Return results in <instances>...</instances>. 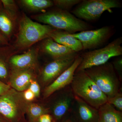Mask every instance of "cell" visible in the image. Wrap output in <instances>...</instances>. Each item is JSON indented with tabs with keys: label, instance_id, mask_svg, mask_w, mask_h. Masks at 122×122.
<instances>
[{
	"label": "cell",
	"instance_id": "16",
	"mask_svg": "<svg viewBox=\"0 0 122 122\" xmlns=\"http://www.w3.org/2000/svg\"><path fill=\"white\" fill-rule=\"evenodd\" d=\"M98 122H122V112L107 102L98 108Z\"/></svg>",
	"mask_w": 122,
	"mask_h": 122
},
{
	"label": "cell",
	"instance_id": "21",
	"mask_svg": "<svg viewBox=\"0 0 122 122\" xmlns=\"http://www.w3.org/2000/svg\"><path fill=\"white\" fill-rule=\"evenodd\" d=\"M3 8L10 16L16 21L18 16V8L15 1L13 0H1Z\"/></svg>",
	"mask_w": 122,
	"mask_h": 122
},
{
	"label": "cell",
	"instance_id": "27",
	"mask_svg": "<svg viewBox=\"0 0 122 122\" xmlns=\"http://www.w3.org/2000/svg\"><path fill=\"white\" fill-rule=\"evenodd\" d=\"M39 122H54L52 117L49 114H44L39 118Z\"/></svg>",
	"mask_w": 122,
	"mask_h": 122
},
{
	"label": "cell",
	"instance_id": "30",
	"mask_svg": "<svg viewBox=\"0 0 122 122\" xmlns=\"http://www.w3.org/2000/svg\"><path fill=\"white\" fill-rule=\"evenodd\" d=\"M8 41L0 33V46L9 45Z\"/></svg>",
	"mask_w": 122,
	"mask_h": 122
},
{
	"label": "cell",
	"instance_id": "9",
	"mask_svg": "<svg viewBox=\"0 0 122 122\" xmlns=\"http://www.w3.org/2000/svg\"><path fill=\"white\" fill-rule=\"evenodd\" d=\"M81 59V55H79L69 68L46 87L44 92V98H48L56 92L71 85Z\"/></svg>",
	"mask_w": 122,
	"mask_h": 122
},
{
	"label": "cell",
	"instance_id": "1",
	"mask_svg": "<svg viewBox=\"0 0 122 122\" xmlns=\"http://www.w3.org/2000/svg\"><path fill=\"white\" fill-rule=\"evenodd\" d=\"M32 18L57 30L71 34L90 30L91 25L76 17L69 11L58 8L32 16Z\"/></svg>",
	"mask_w": 122,
	"mask_h": 122
},
{
	"label": "cell",
	"instance_id": "18",
	"mask_svg": "<svg viewBox=\"0 0 122 122\" xmlns=\"http://www.w3.org/2000/svg\"><path fill=\"white\" fill-rule=\"evenodd\" d=\"M17 112L16 105L12 96L6 94L0 96V113L12 119L15 117Z\"/></svg>",
	"mask_w": 122,
	"mask_h": 122
},
{
	"label": "cell",
	"instance_id": "29",
	"mask_svg": "<svg viewBox=\"0 0 122 122\" xmlns=\"http://www.w3.org/2000/svg\"><path fill=\"white\" fill-rule=\"evenodd\" d=\"M10 88L9 85H6L0 81V96L8 91Z\"/></svg>",
	"mask_w": 122,
	"mask_h": 122
},
{
	"label": "cell",
	"instance_id": "11",
	"mask_svg": "<svg viewBox=\"0 0 122 122\" xmlns=\"http://www.w3.org/2000/svg\"><path fill=\"white\" fill-rule=\"evenodd\" d=\"M78 55L76 56L53 60L47 63L41 72L43 81L45 83H52L73 64Z\"/></svg>",
	"mask_w": 122,
	"mask_h": 122
},
{
	"label": "cell",
	"instance_id": "23",
	"mask_svg": "<svg viewBox=\"0 0 122 122\" xmlns=\"http://www.w3.org/2000/svg\"><path fill=\"white\" fill-rule=\"evenodd\" d=\"M28 111L30 116L34 118H39L42 115L48 113V112L47 109L35 104H32L29 106Z\"/></svg>",
	"mask_w": 122,
	"mask_h": 122
},
{
	"label": "cell",
	"instance_id": "25",
	"mask_svg": "<svg viewBox=\"0 0 122 122\" xmlns=\"http://www.w3.org/2000/svg\"><path fill=\"white\" fill-rule=\"evenodd\" d=\"M115 70L117 74L119 79L122 81V58L121 56L116 58L112 62Z\"/></svg>",
	"mask_w": 122,
	"mask_h": 122
},
{
	"label": "cell",
	"instance_id": "22",
	"mask_svg": "<svg viewBox=\"0 0 122 122\" xmlns=\"http://www.w3.org/2000/svg\"><path fill=\"white\" fill-rule=\"evenodd\" d=\"M82 0H53L54 5L57 8L69 11L75 6H76Z\"/></svg>",
	"mask_w": 122,
	"mask_h": 122
},
{
	"label": "cell",
	"instance_id": "28",
	"mask_svg": "<svg viewBox=\"0 0 122 122\" xmlns=\"http://www.w3.org/2000/svg\"><path fill=\"white\" fill-rule=\"evenodd\" d=\"M24 97L27 101H32L34 99L35 97L34 94L29 89L26 90L24 93Z\"/></svg>",
	"mask_w": 122,
	"mask_h": 122
},
{
	"label": "cell",
	"instance_id": "13",
	"mask_svg": "<svg viewBox=\"0 0 122 122\" xmlns=\"http://www.w3.org/2000/svg\"><path fill=\"white\" fill-rule=\"evenodd\" d=\"M39 48L29 49L20 54H13L10 57L9 63L13 69H33L36 65Z\"/></svg>",
	"mask_w": 122,
	"mask_h": 122
},
{
	"label": "cell",
	"instance_id": "26",
	"mask_svg": "<svg viewBox=\"0 0 122 122\" xmlns=\"http://www.w3.org/2000/svg\"><path fill=\"white\" fill-rule=\"evenodd\" d=\"M29 89L35 95V97L39 96L40 93V87L36 81L32 80L30 82Z\"/></svg>",
	"mask_w": 122,
	"mask_h": 122
},
{
	"label": "cell",
	"instance_id": "4",
	"mask_svg": "<svg viewBox=\"0 0 122 122\" xmlns=\"http://www.w3.org/2000/svg\"><path fill=\"white\" fill-rule=\"evenodd\" d=\"M84 71L107 98L122 91V81L111 62H108Z\"/></svg>",
	"mask_w": 122,
	"mask_h": 122
},
{
	"label": "cell",
	"instance_id": "5",
	"mask_svg": "<svg viewBox=\"0 0 122 122\" xmlns=\"http://www.w3.org/2000/svg\"><path fill=\"white\" fill-rule=\"evenodd\" d=\"M122 37H120L104 47L83 53L81 55V61L76 72L103 65L112 58L122 56Z\"/></svg>",
	"mask_w": 122,
	"mask_h": 122
},
{
	"label": "cell",
	"instance_id": "2",
	"mask_svg": "<svg viewBox=\"0 0 122 122\" xmlns=\"http://www.w3.org/2000/svg\"><path fill=\"white\" fill-rule=\"evenodd\" d=\"M16 38L13 46L16 50H23L38 42L49 37L56 29L48 25L35 22L23 14L20 18Z\"/></svg>",
	"mask_w": 122,
	"mask_h": 122
},
{
	"label": "cell",
	"instance_id": "20",
	"mask_svg": "<svg viewBox=\"0 0 122 122\" xmlns=\"http://www.w3.org/2000/svg\"><path fill=\"white\" fill-rule=\"evenodd\" d=\"M17 52L13 46H0V78H6L8 75L6 59Z\"/></svg>",
	"mask_w": 122,
	"mask_h": 122
},
{
	"label": "cell",
	"instance_id": "6",
	"mask_svg": "<svg viewBox=\"0 0 122 122\" xmlns=\"http://www.w3.org/2000/svg\"><path fill=\"white\" fill-rule=\"evenodd\" d=\"M122 4L118 0H82L71 11V13L81 20L93 21L98 19L105 11L119 8Z\"/></svg>",
	"mask_w": 122,
	"mask_h": 122
},
{
	"label": "cell",
	"instance_id": "17",
	"mask_svg": "<svg viewBox=\"0 0 122 122\" xmlns=\"http://www.w3.org/2000/svg\"><path fill=\"white\" fill-rule=\"evenodd\" d=\"M16 21L3 8L0 10V33L8 41L14 33Z\"/></svg>",
	"mask_w": 122,
	"mask_h": 122
},
{
	"label": "cell",
	"instance_id": "8",
	"mask_svg": "<svg viewBox=\"0 0 122 122\" xmlns=\"http://www.w3.org/2000/svg\"><path fill=\"white\" fill-rule=\"evenodd\" d=\"M61 90V95L51 107L53 116L57 121L69 117L75 99V95L70 85Z\"/></svg>",
	"mask_w": 122,
	"mask_h": 122
},
{
	"label": "cell",
	"instance_id": "3",
	"mask_svg": "<svg viewBox=\"0 0 122 122\" xmlns=\"http://www.w3.org/2000/svg\"><path fill=\"white\" fill-rule=\"evenodd\" d=\"M74 95L96 109L107 102V97L85 71L75 72L70 85Z\"/></svg>",
	"mask_w": 122,
	"mask_h": 122
},
{
	"label": "cell",
	"instance_id": "10",
	"mask_svg": "<svg viewBox=\"0 0 122 122\" xmlns=\"http://www.w3.org/2000/svg\"><path fill=\"white\" fill-rule=\"evenodd\" d=\"M70 116L75 122H98V110L76 96Z\"/></svg>",
	"mask_w": 122,
	"mask_h": 122
},
{
	"label": "cell",
	"instance_id": "19",
	"mask_svg": "<svg viewBox=\"0 0 122 122\" xmlns=\"http://www.w3.org/2000/svg\"><path fill=\"white\" fill-rule=\"evenodd\" d=\"M23 8L30 12H39L54 6L51 0H21L19 1Z\"/></svg>",
	"mask_w": 122,
	"mask_h": 122
},
{
	"label": "cell",
	"instance_id": "31",
	"mask_svg": "<svg viewBox=\"0 0 122 122\" xmlns=\"http://www.w3.org/2000/svg\"><path fill=\"white\" fill-rule=\"evenodd\" d=\"M63 122H75L72 117L70 115L69 117L67 118Z\"/></svg>",
	"mask_w": 122,
	"mask_h": 122
},
{
	"label": "cell",
	"instance_id": "7",
	"mask_svg": "<svg viewBox=\"0 0 122 122\" xmlns=\"http://www.w3.org/2000/svg\"><path fill=\"white\" fill-rule=\"evenodd\" d=\"M114 26L107 25L95 30L71 34L81 43L83 50L98 49L109 41L115 33Z\"/></svg>",
	"mask_w": 122,
	"mask_h": 122
},
{
	"label": "cell",
	"instance_id": "14",
	"mask_svg": "<svg viewBox=\"0 0 122 122\" xmlns=\"http://www.w3.org/2000/svg\"><path fill=\"white\" fill-rule=\"evenodd\" d=\"M49 37L76 53L83 50L81 41L66 31L56 29L51 33Z\"/></svg>",
	"mask_w": 122,
	"mask_h": 122
},
{
	"label": "cell",
	"instance_id": "15",
	"mask_svg": "<svg viewBox=\"0 0 122 122\" xmlns=\"http://www.w3.org/2000/svg\"><path fill=\"white\" fill-rule=\"evenodd\" d=\"M33 77L32 69H13L10 76L11 86L18 91H23L29 86Z\"/></svg>",
	"mask_w": 122,
	"mask_h": 122
},
{
	"label": "cell",
	"instance_id": "12",
	"mask_svg": "<svg viewBox=\"0 0 122 122\" xmlns=\"http://www.w3.org/2000/svg\"><path fill=\"white\" fill-rule=\"evenodd\" d=\"M39 51L48 55L53 60L76 56L78 53L57 43L50 37L42 40L39 48Z\"/></svg>",
	"mask_w": 122,
	"mask_h": 122
},
{
	"label": "cell",
	"instance_id": "24",
	"mask_svg": "<svg viewBox=\"0 0 122 122\" xmlns=\"http://www.w3.org/2000/svg\"><path fill=\"white\" fill-rule=\"evenodd\" d=\"M119 111L122 112V93L119 92L114 96L107 98V102Z\"/></svg>",
	"mask_w": 122,
	"mask_h": 122
},
{
	"label": "cell",
	"instance_id": "32",
	"mask_svg": "<svg viewBox=\"0 0 122 122\" xmlns=\"http://www.w3.org/2000/svg\"><path fill=\"white\" fill-rule=\"evenodd\" d=\"M2 4L1 0H0V10L2 9Z\"/></svg>",
	"mask_w": 122,
	"mask_h": 122
}]
</instances>
